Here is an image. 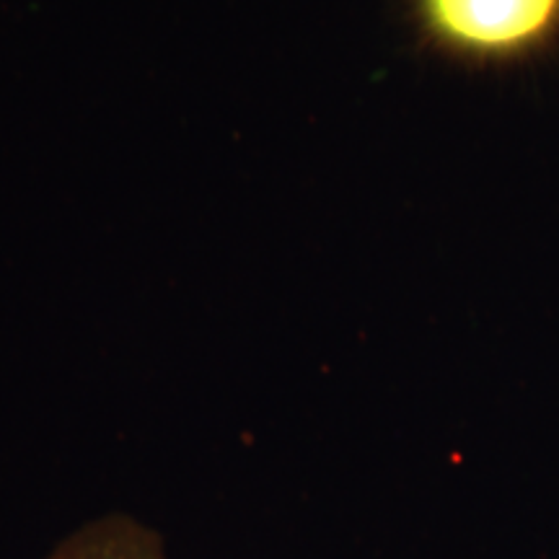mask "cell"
<instances>
[{
	"label": "cell",
	"mask_w": 559,
	"mask_h": 559,
	"mask_svg": "<svg viewBox=\"0 0 559 559\" xmlns=\"http://www.w3.org/2000/svg\"><path fill=\"white\" fill-rule=\"evenodd\" d=\"M423 37L469 62H500L539 50L559 32V0H412Z\"/></svg>",
	"instance_id": "6da1fadb"
},
{
	"label": "cell",
	"mask_w": 559,
	"mask_h": 559,
	"mask_svg": "<svg viewBox=\"0 0 559 559\" xmlns=\"http://www.w3.org/2000/svg\"><path fill=\"white\" fill-rule=\"evenodd\" d=\"M45 559H169L164 536L128 513L91 519Z\"/></svg>",
	"instance_id": "7a4b0ae2"
}]
</instances>
